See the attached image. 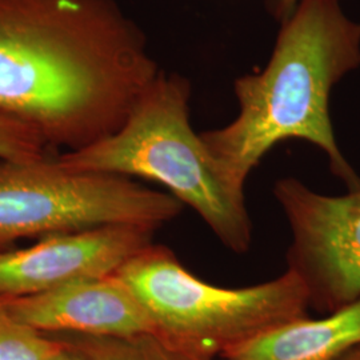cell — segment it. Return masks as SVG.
<instances>
[{"label": "cell", "instance_id": "10", "mask_svg": "<svg viewBox=\"0 0 360 360\" xmlns=\"http://www.w3.org/2000/svg\"><path fill=\"white\" fill-rule=\"evenodd\" d=\"M49 336L56 338L89 360H220L193 355L171 347L155 335L131 338L77 334Z\"/></svg>", "mask_w": 360, "mask_h": 360}, {"label": "cell", "instance_id": "2", "mask_svg": "<svg viewBox=\"0 0 360 360\" xmlns=\"http://www.w3.org/2000/svg\"><path fill=\"white\" fill-rule=\"evenodd\" d=\"M360 65V23L340 0H299L282 23L269 63L236 79L239 114L230 124L202 132L208 151L240 188L278 143L300 139L328 156L331 172L349 191L360 178L342 154L330 115L335 84Z\"/></svg>", "mask_w": 360, "mask_h": 360}, {"label": "cell", "instance_id": "11", "mask_svg": "<svg viewBox=\"0 0 360 360\" xmlns=\"http://www.w3.org/2000/svg\"><path fill=\"white\" fill-rule=\"evenodd\" d=\"M62 347L53 336L13 319L0 302V360H44Z\"/></svg>", "mask_w": 360, "mask_h": 360}, {"label": "cell", "instance_id": "5", "mask_svg": "<svg viewBox=\"0 0 360 360\" xmlns=\"http://www.w3.org/2000/svg\"><path fill=\"white\" fill-rule=\"evenodd\" d=\"M184 206L122 175L77 171L55 155L37 160H0V252L26 239L108 226L158 230Z\"/></svg>", "mask_w": 360, "mask_h": 360}, {"label": "cell", "instance_id": "4", "mask_svg": "<svg viewBox=\"0 0 360 360\" xmlns=\"http://www.w3.org/2000/svg\"><path fill=\"white\" fill-rule=\"evenodd\" d=\"M116 276L141 302L155 336L171 347L219 359L275 327L309 316V296L294 272L242 288L207 283L167 245L153 243Z\"/></svg>", "mask_w": 360, "mask_h": 360}, {"label": "cell", "instance_id": "9", "mask_svg": "<svg viewBox=\"0 0 360 360\" xmlns=\"http://www.w3.org/2000/svg\"><path fill=\"white\" fill-rule=\"evenodd\" d=\"M360 345V297L321 319L300 318L275 327L220 360H334Z\"/></svg>", "mask_w": 360, "mask_h": 360}, {"label": "cell", "instance_id": "13", "mask_svg": "<svg viewBox=\"0 0 360 360\" xmlns=\"http://www.w3.org/2000/svg\"><path fill=\"white\" fill-rule=\"evenodd\" d=\"M299 0H271V8L275 16L283 23L295 11Z\"/></svg>", "mask_w": 360, "mask_h": 360}, {"label": "cell", "instance_id": "3", "mask_svg": "<svg viewBox=\"0 0 360 360\" xmlns=\"http://www.w3.org/2000/svg\"><path fill=\"white\" fill-rule=\"evenodd\" d=\"M191 84L160 71L144 90L123 126L101 142L55 155L67 168L156 181L206 221L220 243L245 254L252 221L245 188L220 169L190 123Z\"/></svg>", "mask_w": 360, "mask_h": 360}, {"label": "cell", "instance_id": "1", "mask_svg": "<svg viewBox=\"0 0 360 360\" xmlns=\"http://www.w3.org/2000/svg\"><path fill=\"white\" fill-rule=\"evenodd\" d=\"M159 72L115 0H0V110L50 150L112 135Z\"/></svg>", "mask_w": 360, "mask_h": 360}, {"label": "cell", "instance_id": "7", "mask_svg": "<svg viewBox=\"0 0 360 360\" xmlns=\"http://www.w3.org/2000/svg\"><path fill=\"white\" fill-rule=\"evenodd\" d=\"M156 230L108 226L55 233L0 252V297L37 295L65 284L115 275L154 243Z\"/></svg>", "mask_w": 360, "mask_h": 360}, {"label": "cell", "instance_id": "8", "mask_svg": "<svg viewBox=\"0 0 360 360\" xmlns=\"http://www.w3.org/2000/svg\"><path fill=\"white\" fill-rule=\"evenodd\" d=\"M18 322L43 335H154L141 302L116 275L79 281L37 295L0 297Z\"/></svg>", "mask_w": 360, "mask_h": 360}, {"label": "cell", "instance_id": "14", "mask_svg": "<svg viewBox=\"0 0 360 360\" xmlns=\"http://www.w3.org/2000/svg\"><path fill=\"white\" fill-rule=\"evenodd\" d=\"M56 339V338H55ZM60 342V340H59ZM62 343V342H60ZM63 347L60 348L59 351H56L55 354L50 355L47 359L44 360H89L86 356L80 355L77 351L72 349V348L65 346V343H62Z\"/></svg>", "mask_w": 360, "mask_h": 360}, {"label": "cell", "instance_id": "12", "mask_svg": "<svg viewBox=\"0 0 360 360\" xmlns=\"http://www.w3.org/2000/svg\"><path fill=\"white\" fill-rule=\"evenodd\" d=\"M49 151L37 129L0 110V160H37Z\"/></svg>", "mask_w": 360, "mask_h": 360}, {"label": "cell", "instance_id": "6", "mask_svg": "<svg viewBox=\"0 0 360 360\" xmlns=\"http://www.w3.org/2000/svg\"><path fill=\"white\" fill-rule=\"evenodd\" d=\"M274 196L292 235L287 270L304 285L309 309L327 315L359 299L360 188L328 196L283 178Z\"/></svg>", "mask_w": 360, "mask_h": 360}, {"label": "cell", "instance_id": "15", "mask_svg": "<svg viewBox=\"0 0 360 360\" xmlns=\"http://www.w3.org/2000/svg\"><path fill=\"white\" fill-rule=\"evenodd\" d=\"M334 360H360V345L355 347L349 348L342 355H339Z\"/></svg>", "mask_w": 360, "mask_h": 360}]
</instances>
